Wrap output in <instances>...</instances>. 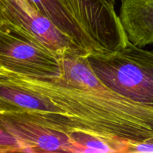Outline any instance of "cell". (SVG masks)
Returning <instances> with one entry per match:
<instances>
[{"instance_id": "obj_1", "label": "cell", "mask_w": 153, "mask_h": 153, "mask_svg": "<svg viewBox=\"0 0 153 153\" xmlns=\"http://www.w3.org/2000/svg\"><path fill=\"white\" fill-rule=\"evenodd\" d=\"M88 55L61 57L63 75L34 78L0 68V83L22 88L49 100L55 111L20 112L58 131H82L129 143L153 137V107L121 95L102 83Z\"/></svg>"}, {"instance_id": "obj_2", "label": "cell", "mask_w": 153, "mask_h": 153, "mask_svg": "<svg viewBox=\"0 0 153 153\" xmlns=\"http://www.w3.org/2000/svg\"><path fill=\"white\" fill-rule=\"evenodd\" d=\"M0 24L26 36L59 57L89 55L80 50L28 0H0Z\"/></svg>"}, {"instance_id": "obj_3", "label": "cell", "mask_w": 153, "mask_h": 153, "mask_svg": "<svg viewBox=\"0 0 153 153\" xmlns=\"http://www.w3.org/2000/svg\"><path fill=\"white\" fill-rule=\"evenodd\" d=\"M0 68L34 78L63 75L61 57L3 24H0Z\"/></svg>"}, {"instance_id": "obj_4", "label": "cell", "mask_w": 153, "mask_h": 153, "mask_svg": "<svg viewBox=\"0 0 153 153\" xmlns=\"http://www.w3.org/2000/svg\"><path fill=\"white\" fill-rule=\"evenodd\" d=\"M93 71L104 85L121 95L153 107V76L120 52L88 55Z\"/></svg>"}, {"instance_id": "obj_5", "label": "cell", "mask_w": 153, "mask_h": 153, "mask_svg": "<svg viewBox=\"0 0 153 153\" xmlns=\"http://www.w3.org/2000/svg\"><path fill=\"white\" fill-rule=\"evenodd\" d=\"M0 127L22 142V152H79L67 133L35 122L20 113H0Z\"/></svg>"}, {"instance_id": "obj_6", "label": "cell", "mask_w": 153, "mask_h": 153, "mask_svg": "<svg viewBox=\"0 0 153 153\" xmlns=\"http://www.w3.org/2000/svg\"><path fill=\"white\" fill-rule=\"evenodd\" d=\"M85 32L93 39L102 37L116 27L119 16L105 0H61Z\"/></svg>"}, {"instance_id": "obj_7", "label": "cell", "mask_w": 153, "mask_h": 153, "mask_svg": "<svg viewBox=\"0 0 153 153\" xmlns=\"http://www.w3.org/2000/svg\"><path fill=\"white\" fill-rule=\"evenodd\" d=\"M119 16L131 44H153V0H121Z\"/></svg>"}, {"instance_id": "obj_8", "label": "cell", "mask_w": 153, "mask_h": 153, "mask_svg": "<svg viewBox=\"0 0 153 153\" xmlns=\"http://www.w3.org/2000/svg\"><path fill=\"white\" fill-rule=\"evenodd\" d=\"M42 14L47 16L80 50L88 55H100L95 44L61 0H28Z\"/></svg>"}, {"instance_id": "obj_9", "label": "cell", "mask_w": 153, "mask_h": 153, "mask_svg": "<svg viewBox=\"0 0 153 153\" xmlns=\"http://www.w3.org/2000/svg\"><path fill=\"white\" fill-rule=\"evenodd\" d=\"M72 141L79 149V152H127L130 143L95 135L82 131L67 133Z\"/></svg>"}, {"instance_id": "obj_10", "label": "cell", "mask_w": 153, "mask_h": 153, "mask_svg": "<svg viewBox=\"0 0 153 153\" xmlns=\"http://www.w3.org/2000/svg\"><path fill=\"white\" fill-rule=\"evenodd\" d=\"M120 53L132 60L153 76V51L137 47L128 40L126 46Z\"/></svg>"}, {"instance_id": "obj_11", "label": "cell", "mask_w": 153, "mask_h": 153, "mask_svg": "<svg viewBox=\"0 0 153 153\" xmlns=\"http://www.w3.org/2000/svg\"><path fill=\"white\" fill-rule=\"evenodd\" d=\"M0 152H22L24 149L22 142L15 135L0 127Z\"/></svg>"}, {"instance_id": "obj_12", "label": "cell", "mask_w": 153, "mask_h": 153, "mask_svg": "<svg viewBox=\"0 0 153 153\" xmlns=\"http://www.w3.org/2000/svg\"><path fill=\"white\" fill-rule=\"evenodd\" d=\"M153 152V137L141 143H130L128 146V153H152Z\"/></svg>"}, {"instance_id": "obj_13", "label": "cell", "mask_w": 153, "mask_h": 153, "mask_svg": "<svg viewBox=\"0 0 153 153\" xmlns=\"http://www.w3.org/2000/svg\"><path fill=\"white\" fill-rule=\"evenodd\" d=\"M105 1H107L110 4H111L112 6L115 5V0H105Z\"/></svg>"}]
</instances>
